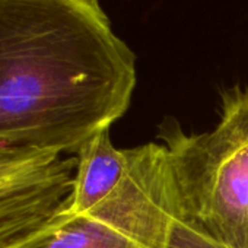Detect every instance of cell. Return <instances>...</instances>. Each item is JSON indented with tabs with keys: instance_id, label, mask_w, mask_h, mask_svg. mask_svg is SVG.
Segmentation results:
<instances>
[{
	"instance_id": "cell-1",
	"label": "cell",
	"mask_w": 248,
	"mask_h": 248,
	"mask_svg": "<svg viewBox=\"0 0 248 248\" xmlns=\"http://www.w3.org/2000/svg\"><path fill=\"white\" fill-rule=\"evenodd\" d=\"M136 79L99 0H0V148L76 154L127 111Z\"/></svg>"
},
{
	"instance_id": "cell-2",
	"label": "cell",
	"mask_w": 248,
	"mask_h": 248,
	"mask_svg": "<svg viewBox=\"0 0 248 248\" xmlns=\"http://www.w3.org/2000/svg\"><path fill=\"white\" fill-rule=\"evenodd\" d=\"M220 120L204 133L167 123V148L183 220L220 248H248V86L222 92Z\"/></svg>"
},
{
	"instance_id": "cell-3",
	"label": "cell",
	"mask_w": 248,
	"mask_h": 248,
	"mask_svg": "<svg viewBox=\"0 0 248 248\" xmlns=\"http://www.w3.org/2000/svg\"><path fill=\"white\" fill-rule=\"evenodd\" d=\"M187 225L162 143L130 149L120 187L93 209L66 204L43 226L5 248H183Z\"/></svg>"
},
{
	"instance_id": "cell-4",
	"label": "cell",
	"mask_w": 248,
	"mask_h": 248,
	"mask_svg": "<svg viewBox=\"0 0 248 248\" xmlns=\"http://www.w3.org/2000/svg\"><path fill=\"white\" fill-rule=\"evenodd\" d=\"M76 158L0 148V248L30 235L62 210L72 193Z\"/></svg>"
},
{
	"instance_id": "cell-5",
	"label": "cell",
	"mask_w": 248,
	"mask_h": 248,
	"mask_svg": "<svg viewBox=\"0 0 248 248\" xmlns=\"http://www.w3.org/2000/svg\"><path fill=\"white\" fill-rule=\"evenodd\" d=\"M130 168V149H117L104 129L76 152V170L66 207L83 213L109 197L126 178Z\"/></svg>"
},
{
	"instance_id": "cell-6",
	"label": "cell",
	"mask_w": 248,
	"mask_h": 248,
	"mask_svg": "<svg viewBox=\"0 0 248 248\" xmlns=\"http://www.w3.org/2000/svg\"><path fill=\"white\" fill-rule=\"evenodd\" d=\"M183 248H220V247H217L207 236H204L202 232H199L197 229L188 225V231L186 233Z\"/></svg>"
}]
</instances>
